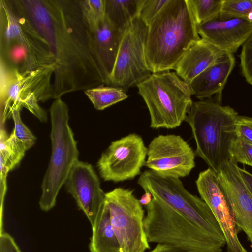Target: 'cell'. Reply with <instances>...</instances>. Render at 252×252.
<instances>
[{
  "label": "cell",
  "instance_id": "cell-36",
  "mask_svg": "<svg viewBox=\"0 0 252 252\" xmlns=\"http://www.w3.org/2000/svg\"><path fill=\"white\" fill-rule=\"evenodd\" d=\"M239 172L245 186L252 196V174L244 168L240 167Z\"/></svg>",
  "mask_w": 252,
  "mask_h": 252
},
{
  "label": "cell",
  "instance_id": "cell-19",
  "mask_svg": "<svg viewBox=\"0 0 252 252\" xmlns=\"http://www.w3.org/2000/svg\"><path fill=\"white\" fill-rule=\"evenodd\" d=\"M224 53L204 39L194 42L177 63L174 70L184 81L190 84L199 74L214 63Z\"/></svg>",
  "mask_w": 252,
  "mask_h": 252
},
{
  "label": "cell",
  "instance_id": "cell-26",
  "mask_svg": "<svg viewBox=\"0 0 252 252\" xmlns=\"http://www.w3.org/2000/svg\"><path fill=\"white\" fill-rule=\"evenodd\" d=\"M219 18H242L252 22V0H223Z\"/></svg>",
  "mask_w": 252,
  "mask_h": 252
},
{
  "label": "cell",
  "instance_id": "cell-28",
  "mask_svg": "<svg viewBox=\"0 0 252 252\" xmlns=\"http://www.w3.org/2000/svg\"><path fill=\"white\" fill-rule=\"evenodd\" d=\"M21 109L16 108L10 111V116L12 117L14 123L12 133L27 151L35 144L36 138L22 121L20 113Z\"/></svg>",
  "mask_w": 252,
  "mask_h": 252
},
{
  "label": "cell",
  "instance_id": "cell-32",
  "mask_svg": "<svg viewBox=\"0 0 252 252\" xmlns=\"http://www.w3.org/2000/svg\"><path fill=\"white\" fill-rule=\"evenodd\" d=\"M20 105L22 107L30 111L40 122H47V113L38 104V101L33 93H29L24 95L21 98Z\"/></svg>",
  "mask_w": 252,
  "mask_h": 252
},
{
  "label": "cell",
  "instance_id": "cell-31",
  "mask_svg": "<svg viewBox=\"0 0 252 252\" xmlns=\"http://www.w3.org/2000/svg\"><path fill=\"white\" fill-rule=\"evenodd\" d=\"M240 58L242 74L252 85V33L242 45Z\"/></svg>",
  "mask_w": 252,
  "mask_h": 252
},
{
  "label": "cell",
  "instance_id": "cell-24",
  "mask_svg": "<svg viewBox=\"0 0 252 252\" xmlns=\"http://www.w3.org/2000/svg\"><path fill=\"white\" fill-rule=\"evenodd\" d=\"M84 93L98 110H104L128 97L126 91L114 86L101 85L87 89Z\"/></svg>",
  "mask_w": 252,
  "mask_h": 252
},
{
  "label": "cell",
  "instance_id": "cell-12",
  "mask_svg": "<svg viewBox=\"0 0 252 252\" xmlns=\"http://www.w3.org/2000/svg\"><path fill=\"white\" fill-rule=\"evenodd\" d=\"M195 183L201 198L211 209L221 227L227 252H248L238 239L240 229L235 223L217 173L209 167L199 174Z\"/></svg>",
  "mask_w": 252,
  "mask_h": 252
},
{
  "label": "cell",
  "instance_id": "cell-14",
  "mask_svg": "<svg viewBox=\"0 0 252 252\" xmlns=\"http://www.w3.org/2000/svg\"><path fill=\"white\" fill-rule=\"evenodd\" d=\"M217 176L235 223L246 233L252 245V196L232 157Z\"/></svg>",
  "mask_w": 252,
  "mask_h": 252
},
{
  "label": "cell",
  "instance_id": "cell-13",
  "mask_svg": "<svg viewBox=\"0 0 252 252\" xmlns=\"http://www.w3.org/2000/svg\"><path fill=\"white\" fill-rule=\"evenodd\" d=\"M67 192L93 226L105 199L99 179L91 164L78 160L65 183Z\"/></svg>",
  "mask_w": 252,
  "mask_h": 252
},
{
  "label": "cell",
  "instance_id": "cell-7",
  "mask_svg": "<svg viewBox=\"0 0 252 252\" xmlns=\"http://www.w3.org/2000/svg\"><path fill=\"white\" fill-rule=\"evenodd\" d=\"M137 184L153 197L177 211L208 235L226 244L215 215L201 198L189 193L179 178L160 176L151 170L140 174Z\"/></svg>",
  "mask_w": 252,
  "mask_h": 252
},
{
  "label": "cell",
  "instance_id": "cell-5",
  "mask_svg": "<svg viewBox=\"0 0 252 252\" xmlns=\"http://www.w3.org/2000/svg\"><path fill=\"white\" fill-rule=\"evenodd\" d=\"M52 153L41 184L39 205L43 211L53 208L58 193L75 163L79 151L69 125L67 104L61 97L55 99L50 108Z\"/></svg>",
  "mask_w": 252,
  "mask_h": 252
},
{
  "label": "cell",
  "instance_id": "cell-37",
  "mask_svg": "<svg viewBox=\"0 0 252 252\" xmlns=\"http://www.w3.org/2000/svg\"><path fill=\"white\" fill-rule=\"evenodd\" d=\"M153 199L152 195L148 192H145L143 195L142 196L139 201L142 205H147L149 204Z\"/></svg>",
  "mask_w": 252,
  "mask_h": 252
},
{
  "label": "cell",
  "instance_id": "cell-3",
  "mask_svg": "<svg viewBox=\"0 0 252 252\" xmlns=\"http://www.w3.org/2000/svg\"><path fill=\"white\" fill-rule=\"evenodd\" d=\"M238 113L211 99L193 101L185 120L196 143L195 154L217 173L231 158L230 149L236 138Z\"/></svg>",
  "mask_w": 252,
  "mask_h": 252
},
{
  "label": "cell",
  "instance_id": "cell-18",
  "mask_svg": "<svg viewBox=\"0 0 252 252\" xmlns=\"http://www.w3.org/2000/svg\"><path fill=\"white\" fill-rule=\"evenodd\" d=\"M235 63L233 53L224 52L212 65L190 83L192 95L200 100L211 99L216 95L220 102L221 94Z\"/></svg>",
  "mask_w": 252,
  "mask_h": 252
},
{
  "label": "cell",
  "instance_id": "cell-8",
  "mask_svg": "<svg viewBox=\"0 0 252 252\" xmlns=\"http://www.w3.org/2000/svg\"><path fill=\"white\" fill-rule=\"evenodd\" d=\"M105 201L121 252H145L149 249L144 229V210L133 190L116 188L105 193Z\"/></svg>",
  "mask_w": 252,
  "mask_h": 252
},
{
  "label": "cell",
  "instance_id": "cell-9",
  "mask_svg": "<svg viewBox=\"0 0 252 252\" xmlns=\"http://www.w3.org/2000/svg\"><path fill=\"white\" fill-rule=\"evenodd\" d=\"M147 32L148 27L138 17L126 27L106 85L121 88L127 91L152 74L145 57Z\"/></svg>",
  "mask_w": 252,
  "mask_h": 252
},
{
  "label": "cell",
  "instance_id": "cell-16",
  "mask_svg": "<svg viewBox=\"0 0 252 252\" xmlns=\"http://www.w3.org/2000/svg\"><path fill=\"white\" fill-rule=\"evenodd\" d=\"M92 54L102 73L105 84L114 67L124 31L106 16L99 25L87 27Z\"/></svg>",
  "mask_w": 252,
  "mask_h": 252
},
{
  "label": "cell",
  "instance_id": "cell-17",
  "mask_svg": "<svg viewBox=\"0 0 252 252\" xmlns=\"http://www.w3.org/2000/svg\"><path fill=\"white\" fill-rule=\"evenodd\" d=\"M7 1L21 26L20 33L16 43L22 44L27 51L28 60L26 71L55 67L54 57L48 42L13 0Z\"/></svg>",
  "mask_w": 252,
  "mask_h": 252
},
{
  "label": "cell",
  "instance_id": "cell-22",
  "mask_svg": "<svg viewBox=\"0 0 252 252\" xmlns=\"http://www.w3.org/2000/svg\"><path fill=\"white\" fill-rule=\"evenodd\" d=\"M0 139L1 184L5 186L8 172L19 163L26 150L12 133L8 136L4 128H1Z\"/></svg>",
  "mask_w": 252,
  "mask_h": 252
},
{
  "label": "cell",
  "instance_id": "cell-34",
  "mask_svg": "<svg viewBox=\"0 0 252 252\" xmlns=\"http://www.w3.org/2000/svg\"><path fill=\"white\" fill-rule=\"evenodd\" d=\"M0 252H22L13 237L5 232L0 233Z\"/></svg>",
  "mask_w": 252,
  "mask_h": 252
},
{
  "label": "cell",
  "instance_id": "cell-33",
  "mask_svg": "<svg viewBox=\"0 0 252 252\" xmlns=\"http://www.w3.org/2000/svg\"><path fill=\"white\" fill-rule=\"evenodd\" d=\"M237 137L252 143V117L238 115L235 121Z\"/></svg>",
  "mask_w": 252,
  "mask_h": 252
},
{
  "label": "cell",
  "instance_id": "cell-27",
  "mask_svg": "<svg viewBox=\"0 0 252 252\" xmlns=\"http://www.w3.org/2000/svg\"><path fill=\"white\" fill-rule=\"evenodd\" d=\"M83 16L86 26L95 27L105 18V0H79Z\"/></svg>",
  "mask_w": 252,
  "mask_h": 252
},
{
  "label": "cell",
  "instance_id": "cell-2",
  "mask_svg": "<svg viewBox=\"0 0 252 252\" xmlns=\"http://www.w3.org/2000/svg\"><path fill=\"white\" fill-rule=\"evenodd\" d=\"M188 0H169L148 26L145 57L152 73L174 70L187 50L200 39Z\"/></svg>",
  "mask_w": 252,
  "mask_h": 252
},
{
  "label": "cell",
  "instance_id": "cell-11",
  "mask_svg": "<svg viewBox=\"0 0 252 252\" xmlns=\"http://www.w3.org/2000/svg\"><path fill=\"white\" fill-rule=\"evenodd\" d=\"M195 155L180 136L159 135L148 147L145 166L160 176L180 179L189 175L194 168Z\"/></svg>",
  "mask_w": 252,
  "mask_h": 252
},
{
  "label": "cell",
  "instance_id": "cell-29",
  "mask_svg": "<svg viewBox=\"0 0 252 252\" xmlns=\"http://www.w3.org/2000/svg\"><path fill=\"white\" fill-rule=\"evenodd\" d=\"M231 156L238 163L252 167V143L238 137L233 141L230 149Z\"/></svg>",
  "mask_w": 252,
  "mask_h": 252
},
{
  "label": "cell",
  "instance_id": "cell-35",
  "mask_svg": "<svg viewBox=\"0 0 252 252\" xmlns=\"http://www.w3.org/2000/svg\"><path fill=\"white\" fill-rule=\"evenodd\" d=\"M150 252H193L181 248L166 244H158Z\"/></svg>",
  "mask_w": 252,
  "mask_h": 252
},
{
  "label": "cell",
  "instance_id": "cell-10",
  "mask_svg": "<svg viewBox=\"0 0 252 252\" xmlns=\"http://www.w3.org/2000/svg\"><path fill=\"white\" fill-rule=\"evenodd\" d=\"M147 152L142 137L135 133L112 142L97 163L101 177L114 182L134 178L145 166Z\"/></svg>",
  "mask_w": 252,
  "mask_h": 252
},
{
  "label": "cell",
  "instance_id": "cell-20",
  "mask_svg": "<svg viewBox=\"0 0 252 252\" xmlns=\"http://www.w3.org/2000/svg\"><path fill=\"white\" fill-rule=\"evenodd\" d=\"M54 70L55 67L52 66L20 73L16 69L20 91V104L21 97L29 93H33L38 101L44 102L54 98V88L51 80Z\"/></svg>",
  "mask_w": 252,
  "mask_h": 252
},
{
  "label": "cell",
  "instance_id": "cell-1",
  "mask_svg": "<svg viewBox=\"0 0 252 252\" xmlns=\"http://www.w3.org/2000/svg\"><path fill=\"white\" fill-rule=\"evenodd\" d=\"M14 2L50 46L54 57V99L105 84L90 50L79 0Z\"/></svg>",
  "mask_w": 252,
  "mask_h": 252
},
{
  "label": "cell",
  "instance_id": "cell-23",
  "mask_svg": "<svg viewBox=\"0 0 252 252\" xmlns=\"http://www.w3.org/2000/svg\"><path fill=\"white\" fill-rule=\"evenodd\" d=\"M105 15L116 27L124 31L138 13L142 0H105Z\"/></svg>",
  "mask_w": 252,
  "mask_h": 252
},
{
  "label": "cell",
  "instance_id": "cell-15",
  "mask_svg": "<svg viewBox=\"0 0 252 252\" xmlns=\"http://www.w3.org/2000/svg\"><path fill=\"white\" fill-rule=\"evenodd\" d=\"M201 38L224 52H236L252 33V22L242 18L219 17L197 26Z\"/></svg>",
  "mask_w": 252,
  "mask_h": 252
},
{
  "label": "cell",
  "instance_id": "cell-30",
  "mask_svg": "<svg viewBox=\"0 0 252 252\" xmlns=\"http://www.w3.org/2000/svg\"><path fill=\"white\" fill-rule=\"evenodd\" d=\"M169 0H142L138 17L148 27Z\"/></svg>",
  "mask_w": 252,
  "mask_h": 252
},
{
  "label": "cell",
  "instance_id": "cell-21",
  "mask_svg": "<svg viewBox=\"0 0 252 252\" xmlns=\"http://www.w3.org/2000/svg\"><path fill=\"white\" fill-rule=\"evenodd\" d=\"M92 227L90 243L91 252H121L120 246L113 229L108 206L105 201Z\"/></svg>",
  "mask_w": 252,
  "mask_h": 252
},
{
  "label": "cell",
  "instance_id": "cell-6",
  "mask_svg": "<svg viewBox=\"0 0 252 252\" xmlns=\"http://www.w3.org/2000/svg\"><path fill=\"white\" fill-rule=\"evenodd\" d=\"M150 116V127L173 129L185 120L192 103L190 84L175 71L152 73L137 86Z\"/></svg>",
  "mask_w": 252,
  "mask_h": 252
},
{
  "label": "cell",
  "instance_id": "cell-25",
  "mask_svg": "<svg viewBox=\"0 0 252 252\" xmlns=\"http://www.w3.org/2000/svg\"><path fill=\"white\" fill-rule=\"evenodd\" d=\"M197 25L217 18L223 0H188Z\"/></svg>",
  "mask_w": 252,
  "mask_h": 252
},
{
  "label": "cell",
  "instance_id": "cell-4",
  "mask_svg": "<svg viewBox=\"0 0 252 252\" xmlns=\"http://www.w3.org/2000/svg\"><path fill=\"white\" fill-rule=\"evenodd\" d=\"M144 229L149 243L193 252H222L225 245L177 211L154 198L146 206Z\"/></svg>",
  "mask_w": 252,
  "mask_h": 252
}]
</instances>
